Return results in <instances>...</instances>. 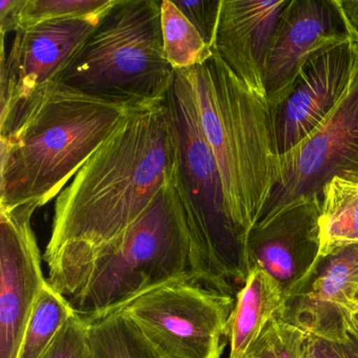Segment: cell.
Instances as JSON below:
<instances>
[{
    "mask_svg": "<svg viewBox=\"0 0 358 358\" xmlns=\"http://www.w3.org/2000/svg\"><path fill=\"white\" fill-rule=\"evenodd\" d=\"M176 165L166 100L138 106L58 196L43 255L48 282L72 296L87 266L141 217Z\"/></svg>",
    "mask_w": 358,
    "mask_h": 358,
    "instance_id": "cell-1",
    "label": "cell"
},
{
    "mask_svg": "<svg viewBox=\"0 0 358 358\" xmlns=\"http://www.w3.org/2000/svg\"><path fill=\"white\" fill-rule=\"evenodd\" d=\"M140 106L59 81L35 90L0 116V208L45 206Z\"/></svg>",
    "mask_w": 358,
    "mask_h": 358,
    "instance_id": "cell-2",
    "label": "cell"
},
{
    "mask_svg": "<svg viewBox=\"0 0 358 358\" xmlns=\"http://www.w3.org/2000/svg\"><path fill=\"white\" fill-rule=\"evenodd\" d=\"M186 72L219 166L230 217L248 241L280 178L273 108L215 52L204 64Z\"/></svg>",
    "mask_w": 358,
    "mask_h": 358,
    "instance_id": "cell-3",
    "label": "cell"
},
{
    "mask_svg": "<svg viewBox=\"0 0 358 358\" xmlns=\"http://www.w3.org/2000/svg\"><path fill=\"white\" fill-rule=\"evenodd\" d=\"M166 103L177 138L175 181L189 228L192 278L232 295L234 284H244L251 267L248 241L230 217L186 71H176Z\"/></svg>",
    "mask_w": 358,
    "mask_h": 358,
    "instance_id": "cell-4",
    "label": "cell"
},
{
    "mask_svg": "<svg viewBox=\"0 0 358 358\" xmlns=\"http://www.w3.org/2000/svg\"><path fill=\"white\" fill-rule=\"evenodd\" d=\"M183 278H194L192 244L173 173L141 217L87 266L69 299L79 315L93 322Z\"/></svg>",
    "mask_w": 358,
    "mask_h": 358,
    "instance_id": "cell-5",
    "label": "cell"
},
{
    "mask_svg": "<svg viewBox=\"0 0 358 358\" xmlns=\"http://www.w3.org/2000/svg\"><path fill=\"white\" fill-rule=\"evenodd\" d=\"M176 71L165 56L159 0H115L57 80L110 101L166 100Z\"/></svg>",
    "mask_w": 358,
    "mask_h": 358,
    "instance_id": "cell-6",
    "label": "cell"
},
{
    "mask_svg": "<svg viewBox=\"0 0 358 358\" xmlns=\"http://www.w3.org/2000/svg\"><path fill=\"white\" fill-rule=\"evenodd\" d=\"M236 297L183 278L138 297L120 311L167 358H221Z\"/></svg>",
    "mask_w": 358,
    "mask_h": 358,
    "instance_id": "cell-7",
    "label": "cell"
},
{
    "mask_svg": "<svg viewBox=\"0 0 358 358\" xmlns=\"http://www.w3.org/2000/svg\"><path fill=\"white\" fill-rule=\"evenodd\" d=\"M351 32L356 54L347 89L324 122L280 156V178L257 224L267 223L306 199H320L324 185L336 176L358 175V34L352 27Z\"/></svg>",
    "mask_w": 358,
    "mask_h": 358,
    "instance_id": "cell-8",
    "label": "cell"
},
{
    "mask_svg": "<svg viewBox=\"0 0 358 358\" xmlns=\"http://www.w3.org/2000/svg\"><path fill=\"white\" fill-rule=\"evenodd\" d=\"M32 204L0 208V358H17L31 312L48 282Z\"/></svg>",
    "mask_w": 358,
    "mask_h": 358,
    "instance_id": "cell-9",
    "label": "cell"
},
{
    "mask_svg": "<svg viewBox=\"0 0 358 358\" xmlns=\"http://www.w3.org/2000/svg\"><path fill=\"white\" fill-rule=\"evenodd\" d=\"M351 38L339 0H290L266 62V97L273 110L310 60Z\"/></svg>",
    "mask_w": 358,
    "mask_h": 358,
    "instance_id": "cell-10",
    "label": "cell"
},
{
    "mask_svg": "<svg viewBox=\"0 0 358 358\" xmlns=\"http://www.w3.org/2000/svg\"><path fill=\"white\" fill-rule=\"evenodd\" d=\"M102 17L52 20L16 31L7 57L1 49L0 116L41 85L57 80Z\"/></svg>",
    "mask_w": 358,
    "mask_h": 358,
    "instance_id": "cell-11",
    "label": "cell"
},
{
    "mask_svg": "<svg viewBox=\"0 0 358 358\" xmlns=\"http://www.w3.org/2000/svg\"><path fill=\"white\" fill-rule=\"evenodd\" d=\"M353 36L310 60L282 104L274 110L280 156L309 137L343 97L353 70Z\"/></svg>",
    "mask_w": 358,
    "mask_h": 358,
    "instance_id": "cell-12",
    "label": "cell"
},
{
    "mask_svg": "<svg viewBox=\"0 0 358 358\" xmlns=\"http://www.w3.org/2000/svg\"><path fill=\"white\" fill-rule=\"evenodd\" d=\"M290 0H222L213 51L249 89L265 96V68Z\"/></svg>",
    "mask_w": 358,
    "mask_h": 358,
    "instance_id": "cell-13",
    "label": "cell"
},
{
    "mask_svg": "<svg viewBox=\"0 0 358 358\" xmlns=\"http://www.w3.org/2000/svg\"><path fill=\"white\" fill-rule=\"evenodd\" d=\"M320 211V199H306L249 234L251 266L259 264L276 278L288 301L301 293L299 261H311L315 269Z\"/></svg>",
    "mask_w": 358,
    "mask_h": 358,
    "instance_id": "cell-14",
    "label": "cell"
},
{
    "mask_svg": "<svg viewBox=\"0 0 358 358\" xmlns=\"http://www.w3.org/2000/svg\"><path fill=\"white\" fill-rule=\"evenodd\" d=\"M309 289L297 295L293 324L330 343L347 338L345 316L358 295V245L324 259Z\"/></svg>",
    "mask_w": 358,
    "mask_h": 358,
    "instance_id": "cell-15",
    "label": "cell"
},
{
    "mask_svg": "<svg viewBox=\"0 0 358 358\" xmlns=\"http://www.w3.org/2000/svg\"><path fill=\"white\" fill-rule=\"evenodd\" d=\"M287 303L282 284L259 264H253L236 294L228 330V358H246L269 322L285 315Z\"/></svg>",
    "mask_w": 358,
    "mask_h": 358,
    "instance_id": "cell-16",
    "label": "cell"
},
{
    "mask_svg": "<svg viewBox=\"0 0 358 358\" xmlns=\"http://www.w3.org/2000/svg\"><path fill=\"white\" fill-rule=\"evenodd\" d=\"M316 264L358 245V175L332 178L320 194Z\"/></svg>",
    "mask_w": 358,
    "mask_h": 358,
    "instance_id": "cell-17",
    "label": "cell"
},
{
    "mask_svg": "<svg viewBox=\"0 0 358 358\" xmlns=\"http://www.w3.org/2000/svg\"><path fill=\"white\" fill-rule=\"evenodd\" d=\"M115 0H1V38L20 29L71 18L101 17Z\"/></svg>",
    "mask_w": 358,
    "mask_h": 358,
    "instance_id": "cell-18",
    "label": "cell"
},
{
    "mask_svg": "<svg viewBox=\"0 0 358 358\" xmlns=\"http://www.w3.org/2000/svg\"><path fill=\"white\" fill-rule=\"evenodd\" d=\"M75 312L70 299L48 282L31 312L17 358L43 357Z\"/></svg>",
    "mask_w": 358,
    "mask_h": 358,
    "instance_id": "cell-19",
    "label": "cell"
},
{
    "mask_svg": "<svg viewBox=\"0 0 358 358\" xmlns=\"http://www.w3.org/2000/svg\"><path fill=\"white\" fill-rule=\"evenodd\" d=\"M93 358H167L121 311L89 322Z\"/></svg>",
    "mask_w": 358,
    "mask_h": 358,
    "instance_id": "cell-20",
    "label": "cell"
},
{
    "mask_svg": "<svg viewBox=\"0 0 358 358\" xmlns=\"http://www.w3.org/2000/svg\"><path fill=\"white\" fill-rule=\"evenodd\" d=\"M161 26L165 56L173 70H192L213 56V49L173 0H161Z\"/></svg>",
    "mask_w": 358,
    "mask_h": 358,
    "instance_id": "cell-21",
    "label": "cell"
},
{
    "mask_svg": "<svg viewBox=\"0 0 358 358\" xmlns=\"http://www.w3.org/2000/svg\"><path fill=\"white\" fill-rule=\"evenodd\" d=\"M309 334L284 315L269 322L246 358H301Z\"/></svg>",
    "mask_w": 358,
    "mask_h": 358,
    "instance_id": "cell-22",
    "label": "cell"
},
{
    "mask_svg": "<svg viewBox=\"0 0 358 358\" xmlns=\"http://www.w3.org/2000/svg\"><path fill=\"white\" fill-rule=\"evenodd\" d=\"M41 358H93L89 322L75 312Z\"/></svg>",
    "mask_w": 358,
    "mask_h": 358,
    "instance_id": "cell-23",
    "label": "cell"
},
{
    "mask_svg": "<svg viewBox=\"0 0 358 358\" xmlns=\"http://www.w3.org/2000/svg\"><path fill=\"white\" fill-rule=\"evenodd\" d=\"M173 3L200 33L205 43L213 49L222 0H192Z\"/></svg>",
    "mask_w": 358,
    "mask_h": 358,
    "instance_id": "cell-24",
    "label": "cell"
},
{
    "mask_svg": "<svg viewBox=\"0 0 358 358\" xmlns=\"http://www.w3.org/2000/svg\"><path fill=\"white\" fill-rule=\"evenodd\" d=\"M301 358H345L337 343L309 335Z\"/></svg>",
    "mask_w": 358,
    "mask_h": 358,
    "instance_id": "cell-25",
    "label": "cell"
},
{
    "mask_svg": "<svg viewBox=\"0 0 358 358\" xmlns=\"http://www.w3.org/2000/svg\"><path fill=\"white\" fill-rule=\"evenodd\" d=\"M341 5L348 22L358 34V0H341Z\"/></svg>",
    "mask_w": 358,
    "mask_h": 358,
    "instance_id": "cell-26",
    "label": "cell"
},
{
    "mask_svg": "<svg viewBox=\"0 0 358 358\" xmlns=\"http://www.w3.org/2000/svg\"><path fill=\"white\" fill-rule=\"evenodd\" d=\"M345 332L358 343V309L350 307L345 316Z\"/></svg>",
    "mask_w": 358,
    "mask_h": 358,
    "instance_id": "cell-27",
    "label": "cell"
},
{
    "mask_svg": "<svg viewBox=\"0 0 358 358\" xmlns=\"http://www.w3.org/2000/svg\"><path fill=\"white\" fill-rule=\"evenodd\" d=\"M343 352V357L345 358H358V343L348 334L347 338L341 341V343H337Z\"/></svg>",
    "mask_w": 358,
    "mask_h": 358,
    "instance_id": "cell-28",
    "label": "cell"
},
{
    "mask_svg": "<svg viewBox=\"0 0 358 358\" xmlns=\"http://www.w3.org/2000/svg\"><path fill=\"white\" fill-rule=\"evenodd\" d=\"M351 307L356 308V309H358V297L355 299V301H352Z\"/></svg>",
    "mask_w": 358,
    "mask_h": 358,
    "instance_id": "cell-29",
    "label": "cell"
},
{
    "mask_svg": "<svg viewBox=\"0 0 358 358\" xmlns=\"http://www.w3.org/2000/svg\"><path fill=\"white\" fill-rule=\"evenodd\" d=\"M357 297H358V295H357Z\"/></svg>",
    "mask_w": 358,
    "mask_h": 358,
    "instance_id": "cell-30",
    "label": "cell"
}]
</instances>
